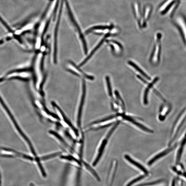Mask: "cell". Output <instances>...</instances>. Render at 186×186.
<instances>
[{
    "instance_id": "1",
    "label": "cell",
    "mask_w": 186,
    "mask_h": 186,
    "mask_svg": "<svg viewBox=\"0 0 186 186\" xmlns=\"http://www.w3.org/2000/svg\"><path fill=\"white\" fill-rule=\"evenodd\" d=\"M30 76V70L28 69L22 68L12 70L2 76L0 77V82L16 79L28 81Z\"/></svg>"
},
{
    "instance_id": "2",
    "label": "cell",
    "mask_w": 186,
    "mask_h": 186,
    "mask_svg": "<svg viewBox=\"0 0 186 186\" xmlns=\"http://www.w3.org/2000/svg\"><path fill=\"white\" fill-rule=\"evenodd\" d=\"M86 95V86L84 81L82 82V93L80 100L76 117V124L79 128H81V118L82 110L84 106Z\"/></svg>"
},
{
    "instance_id": "3",
    "label": "cell",
    "mask_w": 186,
    "mask_h": 186,
    "mask_svg": "<svg viewBox=\"0 0 186 186\" xmlns=\"http://www.w3.org/2000/svg\"><path fill=\"white\" fill-rule=\"evenodd\" d=\"M174 25L177 27L181 34L183 40L186 45V17L184 15H182L179 20L177 22L174 21Z\"/></svg>"
},
{
    "instance_id": "4",
    "label": "cell",
    "mask_w": 186,
    "mask_h": 186,
    "mask_svg": "<svg viewBox=\"0 0 186 186\" xmlns=\"http://www.w3.org/2000/svg\"><path fill=\"white\" fill-rule=\"evenodd\" d=\"M113 133V131L111 130L108 133L105 138L102 142L100 147L98 150V155L95 159L94 161L92 163V165L95 166L98 164L99 160H100L102 154L104 152V150L108 140Z\"/></svg>"
},
{
    "instance_id": "5",
    "label": "cell",
    "mask_w": 186,
    "mask_h": 186,
    "mask_svg": "<svg viewBox=\"0 0 186 186\" xmlns=\"http://www.w3.org/2000/svg\"><path fill=\"white\" fill-rule=\"evenodd\" d=\"M52 105L53 106V107L56 109L57 111H58L59 113L61 115V117L64 122L72 129L73 132H75L74 133L76 135L78 136V130L74 127L72 123H71V122L69 120L68 118L67 117L65 113H64V112L62 110V109L54 102H52Z\"/></svg>"
},
{
    "instance_id": "6",
    "label": "cell",
    "mask_w": 186,
    "mask_h": 186,
    "mask_svg": "<svg viewBox=\"0 0 186 186\" xmlns=\"http://www.w3.org/2000/svg\"><path fill=\"white\" fill-rule=\"evenodd\" d=\"M121 116L124 119L130 122L131 123L135 125L136 126L138 127L140 129H142V130L146 131V132L150 133H153V131L152 130L148 129V128L143 126V125L135 121L133 118L127 116V115H125L124 114H121Z\"/></svg>"
},
{
    "instance_id": "7",
    "label": "cell",
    "mask_w": 186,
    "mask_h": 186,
    "mask_svg": "<svg viewBox=\"0 0 186 186\" xmlns=\"http://www.w3.org/2000/svg\"><path fill=\"white\" fill-rule=\"evenodd\" d=\"M110 36V34H107L103 38V39H102L101 41H100V42L97 45V46H96L95 48L94 49H93L92 52H91L90 54H89V55L82 62L81 64H80L79 66L81 67L83 65H84L92 57L93 54L96 51H97L99 48L102 45V44L104 42V41L106 38H107L108 37Z\"/></svg>"
},
{
    "instance_id": "8",
    "label": "cell",
    "mask_w": 186,
    "mask_h": 186,
    "mask_svg": "<svg viewBox=\"0 0 186 186\" xmlns=\"http://www.w3.org/2000/svg\"><path fill=\"white\" fill-rule=\"evenodd\" d=\"M59 26V24L58 23H57L56 25L55 30H54V31L53 43V61L54 63H57L58 32Z\"/></svg>"
},
{
    "instance_id": "9",
    "label": "cell",
    "mask_w": 186,
    "mask_h": 186,
    "mask_svg": "<svg viewBox=\"0 0 186 186\" xmlns=\"http://www.w3.org/2000/svg\"><path fill=\"white\" fill-rule=\"evenodd\" d=\"M0 25L7 33H13L15 29L9 24L5 19L0 14Z\"/></svg>"
},
{
    "instance_id": "10",
    "label": "cell",
    "mask_w": 186,
    "mask_h": 186,
    "mask_svg": "<svg viewBox=\"0 0 186 186\" xmlns=\"http://www.w3.org/2000/svg\"><path fill=\"white\" fill-rule=\"evenodd\" d=\"M60 159L72 163L77 167L78 169H81L82 166V161L72 156H62L60 157Z\"/></svg>"
},
{
    "instance_id": "11",
    "label": "cell",
    "mask_w": 186,
    "mask_h": 186,
    "mask_svg": "<svg viewBox=\"0 0 186 186\" xmlns=\"http://www.w3.org/2000/svg\"><path fill=\"white\" fill-rule=\"evenodd\" d=\"M82 166L84 167L85 169L93 177H94L98 181H100L101 179L95 170L92 168V167L88 163L85 161H82Z\"/></svg>"
},
{
    "instance_id": "12",
    "label": "cell",
    "mask_w": 186,
    "mask_h": 186,
    "mask_svg": "<svg viewBox=\"0 0 186 186\" xmlns=\"http://www.w3.org/2000/svg\"><path fill=\"white\" fill-rule=\"evenodd\" d=\"M175 146H174V147H172L171 148L166 150L164 151L159 153L158 155H156V156L154 157V158L150 160V161L148 163V165H151L154 162L156 161L157 160H158L159 159L161 158V157L164 156L166 154H167L168 153L172 151L174 149Z\"/></svg>"
},
{
    "instance_id": "13",
    "label": "cell",
    "mask_w": 186,
    "mask_h": 186,
    "mask_svg": "<svg viewBox=\"0 0 186 186\" xmlns=\"http://www.w3.org/2000/svg\"><path fill=\"white\" fill-rule=\"evenodd\" d=\"M124 157L125 159H126L128 161L131 163V164L134 165L135 166H136L140 170H142L143 172H145L146 174H147L148 172H147V170L142 165H140L139 163L134 161L133 159L131 158V157L128 155H126Z\"/></svg>"
},
{
    "instance_id": "14",
    "label": "cell",
    "mask_w": 186,
    "mask_h": 186,
    "mask_svg": "<svg viewBox=\"0 0 186 186\" xmlns=\"http://www.w3.org/2000/svg\"><path fill=\"white\" fill-rule=\"evenodd\" d=\"M151 7L150 6H146L144 12V18L142 20L143 26L145 27L146 26V21L148 20L150 17L151 12Z\"/></svg>"
},
{
    "instance_id": "15",
    "label": "cell",
    "mask_w": 186,
    "mask_h": 186,
    "mask_svg": "<svg viewBox=\"0 0 186 186\" xmlns=\"http://www.w3.org/2000/svg\"><path fill=\"white\" fill-rule=\"evenodd\" d=\"M49 133L53 135V136L56 137L57 139H58L60 142H61V143H62L66 147H67V148L71 149V147H70L68 144H67L65 142V140H64L61 136H60L56 132L52 130L49 131Z\"/></svg>"
},
{
    "instance_id": "16",
    "label": "cell",
    "mask_w": 186,
    "mask_h": 186,
    "mask_svg": "<svg viewBox=\"0 0 186 186\" xmlns=\"http://www.w3.org/2000/svg\"><path fill=\"white\" fill-rule=\"evenodd\" d=\"M36 161L37 163V164L39 168L40 172L41 173V174L42 176V177L44 178H46L47 177V174L45 170L42 165L40 162V160L39 158H36Z\"/></svg>"
},
{
    "instance_id": "17",
    "label": "cell",
    "mask_w": 186,
    "mask_h": 186,
    "mask_svg": "<svg viewBox=\"0 0 186 186\" xmlns=\"http://www.w3.org/2000/svg\"><path fill=\"white\" fill-rule=\"evenodd\" d=\"M128 63H129L130 65L133 67L134 68L137 70V71L139 72L140 73L142 74L147 79L149 80H151L150 77L147 75L144 72L143 70L141 69H140L138 66L135 63L131 61L128 62Z\"/></svg>"
},
{
    "instance_id": "18",
    "label": "cell",
    "mask_w": 186,
    "mask_h": 186,
    "mask_svg": "<svg viewBox=\"0 0 186 186\" xmlns=\"http://www.w3.org/2000/svg\"><path fill=\"white\" fill-rule=\"evenodd\" d=\"M61 153L60 152L54 153L52 154L44 156L39 158L40 161H47L48 160L55 158L56 157L60 156Z\"/></svg>"
},
{
    "instance_id": "19",
    "label": "cell",
    "mask_w": 186,
    "mask_h": 186,
    "mask_svg": "<svg viewBox=\"0 0 186 186\" xmlns=\"http://www.w3.org/2000/svg\"><path fill=\"white\" fill-rule=\"evenodd\" d=\"M120 116V114H117L110 115V116H109L108 117L106 118H105L104 119H102V120H99L98 121H96L95 122H94L91 123L90 124V125H93V124H98L99 123L105 122L106 121L109 120H111L112 119H114L115 117H118V116Z\"/></svg>"
},
{
    "instance_id": "20",
    "label": "cell",
    "mask_w": 186,
    "mask_h": 186,
    "mask_svg": "<svg viewBox=\"0 0 186 186\" xmlns=\"http://www.w3.org/2000/svg\"><path fill=\"white\" fill-rule=\"evenodd\" d=\"M106 80L109 95L111 97H113V93H112L111 86L110 83V79L109 76H107L106 77Z\"/></svg>"
},
{
    "instance_id": "21",
    "label": "cell",
    "mask_w": 186,
    "mask_h": 186,
    "mask_svg": "<svg viewBox=\"0 0 186 186\" xmlns=\"http://www.w3.org/2000/svg\"><path fill=\"white\" fill-rule=\"evenodd\" d=\"M186 140L185 139L183 141V142L182 143V146H181L180 149L179 150V151L178 154L177 159H176V161H177V163L179 161V160H180L181 158V157L183 151V150L184 147L185 143H186Z\"/></svg>"
},
{
    "instance_id": "22",
    "label": "cell",
    "mask_w": 186,
    "mask_h": 186,
    "mask_svg": "<svg viewBox=\"0 0 186 186\" xmlns=\"http://www.w3.org/2000/svg\"><path fill=\"white\" fill-rule=\"evenodd\" d=\"M146 176V175H145L140 176H139V177L134 179L133 180L130 182L129 184H128L126 186H131L134 184L136 183L137 181H139L141 180H142V179L144 178H145Z\"/></svg>"
},
{
    "instance_id": "23",
    "label": "cell",
    "mask_w": 186,
    "mask_h": 186,
    "mask_svg": "<svg viewBox=\"0 0 186 186\" xmlns=\"http://www.w3.org/2000/svg\"><path fill=\"white\" fill-rule=\"evenodd\" d=\"M151 88V86L149 85L148 87L146 89L145 92V94H144V103L146 105H147V103H148V101H147V95H148L149 89Z\"/></svg>"
},
{
    "instance_id": "24",
    "label": "cell",
    "mask_w": 186,
    "mask_h": 186,
    "mask_svg": "<svg viewBox=\"0 0 186 186\" xmlns=\"http://www.w3.org/2000/svg\"><path fill=\"white\" fill-rule=\"evenodd\" d=\"M115 95H116V97H117V98L118 99V100H119L121 102L122 105V106L123 109V110H125V105H124V102L123 100L121 98V97L120 96V95L119 94V93L117 91H115Z\"/></svg>"
},
{
    "instance_id": "25",
    "label": "cell",
    "mask_w": 186,
    "mask_h": 186,
    "mask_svg": "<svg viewBox=\"0 0 186 186\" xmlns=\"http://www.w3.org/2000/svg\"><path fill=\"white\" fill-rule=\"evenodd\" d=\"M161 182V181L159 180L156 181L155 182H151L150 183H147L142 184H139L137 186H151L152 185H154L157 184H158L160 182Z\"/></svg>"
},
{
    "instance_id": "26",
    "label": "cell",
    "mask_w": 186,
    "mask_h": 186,
    "mask_svg": "<svg viewBox=\"0 0 186 186\" xmlns=\"http://www.w3.org/2000/svg\"><path fill=\"white\" fill-rule=\"evenodd\" d=\"M156 45H155L154 47L153 50L152 51V53L151 54V56H150V61H151V60L153 58V57L154 55V54L155 53V51H156Z\"/></svg>"
},
{
    "instance_id": "27",
    "label": "cell",
    "mask_w": 186,
    "mask_h": 186,
    "mask_svg": "<svg viewBox=\"0 0 186 186\" xmlns=\"http://www.w3.org/2000/svg\"><path fill=\"white\" fill-rule=\"evenodd\" d=\"M154 92L156 93V94L157 95H158L159 96V97L162 100L165 102L166 101L165 100V99L162 97V95H160L158 91H157L155 89L154 90Z\"/></svg>"
},
{
    "instance_id": "28",
    "label": "cell",
    "mask_w": 186,
    "mask_h": 186,
    "mask_svg": "<svg viewBox=\"0 0 186 186\" xmlns=\"http://www.w3.org/2000/svg\"><path fill=\"white\" fill-rule=\"evenodd\" d=\"M110 41L111 42H112L114 43L117 44L118 46L119 47L120 49H123V46H122V45L121 44H120L119 43H118V42L112 40H111Z\"/></svg>"
},
{
    "instance_id": "29",
    "label": "cell",
    "mask_w": 186,
    "mask_h": 186,
    "mask_svg": "<svg viewBox=\"0 0 186 186\" xmlns=\"http://www.w3.org/2000/svg\"><path fill=\"white\" fill-rule=\"evenodd\" d=\"M137 77L140 79L141 81H143L144 83H146L147 84V82L146 81H145V80H144L142 78V77L141 76L139 75L137 76Z\"/></svg>"
},
{
    "instance_id": "30",
    "label": "cell",
    "mask_w": 186,
    "mask_h": 186,
    "mask_svg": "<svg viewBox=\"0 0 186 186\" xmlns=\"http://www.w3.org/2000/svg\"><path fill=\"white\" fill-rule=\"evenodd\" d=\"M175 179H173V180L172 182L171 186H175Z\"/></svg>"
},
{
    "instance_id": "31",
    "label": "cell",
    "mask_w": 186,
    "mask_h": 186,
    "mask_svg": "<svg viewBox=\"0 0 186 186\" xmlns=\"http://www.w3.org/2000/svg\"><path fill=\"white\" fill-rule=\"evenodd\" d=\"M1 174H0V186H1Z\"/></svg>"
}]
</instances>
